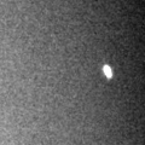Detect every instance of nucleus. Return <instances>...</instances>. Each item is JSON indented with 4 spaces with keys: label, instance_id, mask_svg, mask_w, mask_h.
Masks as SVG:
<instances>
[{
    "label": "nucleus",
    "instance_id": "obj_1",
    "mask_svg": "<svg viewBox=\"0 0 145 145\" xmlns=\"http://www.w3.org/2000/svg\"><path fill=\"white\" fill-rule=\"evenodd\" d=\"M103 70H104V74H105V75H106L108 77H111V76H113V70H111V68H110V67L105 65L104 68H103Z\"/></svg>",
    "mask_w": 145,
    "mask_h": 145
}]
</instances>
